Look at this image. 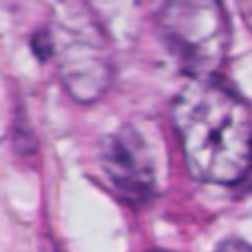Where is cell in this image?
<instances>
[{
  "instance_id": "5",
  "label": "cell",
  "mask_w": 252,
  "mask_h": 252,
  "mask_svg": "<svg viewBox=\"0 0 252 252\" xmlns=\"http://www.w3.org/2000/svg\"><path fill=\"white\" fill-rule=\"evenodd\" d=\"M228 248H235V250H252V246L246 244V241H239V239H230V241H221V244H219V250H228Z\"/></svg>"
},
{
  "instance_id": "4",
  "label": "cell",
  "mask_w": 252,
  "mask_h": 252,
  "mask_svg": "<svg viewBox=\"0 0 252 252\" xmlns=\"http://www.w3.org/2000/svg\"><path fill=\"white\" fill-rule=\"evenodd\" d=\"M100 161L111 186L128 204H144L155 195L157 175L151 148L135 126L124 124L102 139Z\"/></svg>"
},
{
  "instance_id": "6",
  "label": "cell",
  "mask_w": 252,
  "mask_h": 252,
  "mask_svg": "<svg viewBox=\"0 0 252 252\" xmlns=\"http://www.w3.org/2000/svg\"><path fill=\"white\" fill-rule=\"evenodd\" d=\"M239 2V7H241V11L246 13V16H252V0H237Z\"/></svg>"
},
{
  "instance_id": "2",
  "label": "cell",
  "mask_w": 252,
  "mask_h": 252,
  "mask_svg": "<svg viewBox=\"0 0 252 252\" xmlns=\"http://www.w3.org/2000/svg\"><path fill=\"white\" fill-rule=\"evenodd\" d=\"M49 58L64 89L82 104L97 102L113 80V56L104 27L84 0H58L47 29Z\"/></svg>"
},
{
  "instance_id": "3",
  "label": "cell",
  "mask_w": 252,
  "mask_h": 252,
  "mask_svg": "<svg viewBox=\"0 0 252 252\" xmlns=\"http://www.w3.org/2000/svg\"><path fill=\"white\" fill-rule=\"evenodd\" d=\"M157 31L182 71L213 78L230 49V18L219 0H164Z\"/></svg>"
},
{
  "instance_id": "1",
  "label": "cell",
  "mask_w": 252,
  "mask_h": 252,
  "mask_svg": "<svg viewBox=\"0 0 252 252\" xmlns=\"http://www.w3.org/2000/svg\"><path fill=\"white\" fill-rule=\"evenodd\" d=\"M173 124L190 173L208 184H235L252 166V113L213 78H192L173 102Z\"/></svg>"
}]
</instances>
